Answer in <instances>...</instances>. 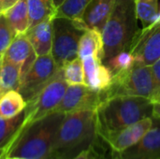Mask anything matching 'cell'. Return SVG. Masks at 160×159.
I'll return each mask as SVG.
<instances>
[{"label": "cell", "instance_id": "obj_1", "mask_svg": "<svg viewBox=\"0 0 160 159\" xmlns=\"http://www.w3.org/2000/svg\"><path fill=\"white\" fill-rule=\"evenodd\" d=\"M98 140L96 111L66 113L47 159H73L95 145Z\"/></svg>", "mask_w": 160, "mask_h": 159}, {"label": "cell", "instance_id": "obj_2", "mask_svg": "<svg viewBox=\"0 0 160 159\" xmlns=\"http://www.w3.org/2000/svg\"><path fill=\"white\" fill-rule=\"evenodd\" d=\"M152 101L146 97L118 96L108 98L96 110L98 135L104 141L143 118L152 117Z\"/></svg>", "mask_w": 160, "mask_h": 159}, {"label": "cell", "instance_id": "obj_3", "mask_svg": "<svg viewBox=\"0 0 160 159\" xmlns=\"http://www.w3.org/2000/svg\"><path fill=\"white\" fill-rule=\"evenodd\" d=\"M64 117L65 113L52 112L33 123L0 151V159H47Z\"/></svg>", "mask_w": 160, "mask_h": 159}, {"label": "cell", "instance_id": "obj_4", "mask_svg": "<svg viewBox=\"0 0 160 159\" xmlns=\"http://www.w3.org/2000/svg\"><path fill=\"white\" fill-rule=\"evenodd\" d=\"M137 21L135 0H115L113 9L101 32L103 62L123 51H129L139 30Z\"/></svg>", "mask_w": 160, "mask_h": 159}, {"label": "cell", "instance_id": "obj_5", "mask_svg": "<svg viewBox=\"0 0 160 159\" xmlns=\"http://www.w3.org/2000/svg\"><path fill=\"white\" fill-rule=\"evenodd\" d=\"M103 101L118 96L142 97L150 100L155 95V81L151 66L135 62L133 67L112 76L111 85L101 92Z\"/></svg>", "mask_w": 160, "mask_h": 159}, {"label": "cell", "instance_id": "obj_6", "mask_svg": "<svg viewBox=\"0 0 160 159\" xmlns=\"http://www.w3.org/2000/svg\"><path fill=\"white\" fill-rule=\"evenodd\" d=\"M68 86V84L63 77V71L61 68L54 78L33 99L26 103L24 109V120L13 137L22 132L33 123L52 113L63 99Z\"/></svg>", "mask_w": 160, "mask_h": 159}, {"label": "cell", "instance_id": "obj_7", "mask_svg": "<svg viewBox=\"0 0 160 159\" xmlns=\"http://www.w3.org/2000/svg\"><path fill=\"white\" fill-rule=\"evenodd\" d=\"M84 32L76 20L53 17L52 55L60 69L67 63L79 57V42Z\"/></svg>", "mask_w": 160, "mask_h": 159}, {"label": "cell", "instance_id": "obj_8", "mask_svg": "<svg viewBox=\"0 0 160 159\" xmlns=\"http://www.w3.org/2000/svg\"><path fill=\"white\" fill-rule=\"evenodd\" d=\"M59 70L52 53L38 56L31 68L22 79L18 92L27 103L54 78Z\"/></svg>", "mask_w": 160, "mask_h": 159}, {"label": "cell", "instance_id": "obj_9", "mask_svg": "<svg viewBox=\"0 0 160 159\" xmlns=\"http://www.w3.org/2000/svg\"><path fill=\"white\" fill-rule=\"evenodd\" d=\"M135 62L152 66L160 58V22H155L150 26L138 30L129 48Z\"/></svg>", "mask_w": 160, "mask_h": 159}, {"label": "cell", "instance_id": "obj_10", "mask_svg": "<svg viewBox=\"0 0 160 159\" xmlns=\"http://www.w3.org/2000/svg\"><path fill=\"white\" fill-rule=\"evenodd\" d=\"M102 102L101 92L85 84L68 85L63 99L53 112L66 114L79 111H96Z\"/></svg>", "mask_w": 160, "mask_h": 159}, {"label": "cell", "instance_id": "obj_11", "mask_svg": "<svg viewBox=\"0 0 160 159\" xmlns=\"http://www.w3.org/2000/svg\"><path fill=\"white\" fill-rule=\"evenodd\" d=\"M153 118V126L147 133L134 145L127 150L114 154L116 159L160 158V118Z\"/></svg>", "mask_w": 160, "mask_h": 159}, {"label": "cell", "instance_id": "obj_12", "mask_svg": "<svg viewBox=\"0 0 160 159\" xmlns=\"http://www.w3.org/2000/svg\"><path fill=\"white\" fill-rule=\"evenodd\" d=\"M152 126L153 118L146 117L114 134H112L102 142L109 145L112 153L118 154L138 142L147 133Z\"/></svg>", "mask_w": 160, "mask_h": 159}, {"label": "cell", "instance_id": "obj_13", "mask_svg": "<svg viewBox=\"0 0 160 159\" xmlns=\"http://www.w3.org/2000/svg\"><path fill=\"white\" fill-rule=\"evenodd\" d=\"M115 4V0H91L77 23L84 30L95 29L102 32Z\"/></svg>", "mask_w": 160, "mask_h": 159}, {"label": "cell", "instance_id": "obj_14", "mask_svg": "<svg viewBox=\"0 0 160 159\" xmlns=\"http://www.w3.org/2000/svg\"><path fill=\"white\" fill-rule=\"evenodd\" d=\"M2 55L20 67L21 81L38 57L33 46L24 34L16 36Z\"/></svg>", "mask_w": 160, "mask_h": 159}, {"label": "cell", "instance_id": "obj_15", "mask_svg": "<svg viewBox=\"0 0 160 159\" xmlns=\"http://www.w3.org/2000/svg\"><path fill=\"white\" fill-rule=\"evenodd\" d=\"M82 60L84 72V84L96 91H105L112 83V74L102 61L93 57H85Z\"/></svg>", "mask_w": 160, "mask_h": 159}, {"label": "cell", "instance_id": "obj_16", "mask_svg": "<svg viewBox=\"0 0 160 159\" xmlns=\"http://www.w3.org/2000/svg\"><path fill=\"white\" fill-rule=\"evenodd\" d=\"M52 19L49 18L29 28L24 35L30 41L38 56L52 53Z\"/></svg>", "mask_w": 160, "mask_h": 159}, {"label": "cell", "instance_id": "obj_17", "mask_svg": "<svg viewBox=\"0 0 160 159\" xmlns=\"http://www.w3.org/2000/svg\"><path fill=\"white\" fill-rule=\"evenodd\" d=\"M78 54L81 59L93 56L103 62L104 49L101 32L95 29L85 30L79 42Z\"/></svg>", "mask_w": 160, "mask_h": 159}, {"label": "cell", "instance_id": "obj_18", "mask_svg": "<svg viewBox=\"0 0 160 159\" xmlns=\"http://www.w3.org/2000/svg\"><path fill=\"white\" fill-rule=\"evenodd\" d=\"M8 19L14 36L24 34L29 28V14L26 0H18L16 4L3 12Z\"/></svg>", "mask_w": 160, "mask_h": 159}, {"label": "cell", "instance_id": "obj_19", "mask_svg": "<svg viewBox=\"0 0 160 159\" xmlns=\"http://www.w3.org/2000/svg\"><path fill=\"white\" fill-rule=\"evenodd\" d=\"M21 83L20 67L7 59L4 55L0 57V96L5 93L16 90L18 91Z\"/></svg>", "mask_w": 160, "mask_h": 159}, {"label": "cell", "instance_id": "obj_20", "mask_svg": "<svg viewBox=\"0 0 160 159\" xmlns=\"http://www.w3.org/2000/svg\"><path fill=\"white\" fill-rule=\"evenodd\" d=\"M29 14V28L54 17L55 7L53 0H26ZM28 28V29H29Z\"/></svg>", "mask_w": 160, "mask_h": 159}, {"label": "cell", "instance_id": "obj_21", "mask_svg": "<svg viewBox=\"0 0 160 159\" xmlns=\"http://www.w3.org/2000/svg\"><path fill=\"white\" fill-rule=\"evenodd\" d=\"M25 107L26 102L18 91H8L0 98V117H14L23 112Z\"/></svg>", "mask_w": 160, "mask_h": 159}, {"label": "cell", "instance_id": "obj_22", "mask_svg": "<svg viewBox=\"0 0 160 159\" xmlns=\"http://www.w3.org/2000/svg\"><path fill=\"white\" fill-rule=\"evenodd\" d=\"M137 18L141 21L142 28L154 23L158 17L159 0H135Z\"/></svg>", "mask_w": 160, "mask_h": 159}, {"label": "cell", "instance_id": "obj_23", "mask_svg": "<svg viewBox=\"0 0 160 159\" xmlns=\"http://www.w3.org/2000/svg\"><path fill=\"white\" fill-rule=\"evenodd\" d=\"M24 111L11 118L0 117V151L10 142L24 120Z\"/></svg>", "mask_w": 160, "mask_h": 159}, {"label": "cell", "instance_id": "obj_24", "mask_svg": "<svg viewBox=\"0 0 160 159\" xmlns=\"http://www.w3.org/2000/svg\"><path fill=\"white\" fill-rule=\"evenodd\" d=\"M103 64L110 69L113 76L117 73L131 69L135 65V57L128 51H123L105 60Z\"/></svg>", "mask_w": 160, "mask_h": 159}, {"label": "cell", "instance_id": "obj_25", "mask_svg": "<svg viewBox=\"0 0 160 159\" xmlns=\"http://www.w3.org/2000/svg\"><path fill=\"white\" fill-rule=\"evenodd\" d=\"M91 0H65L55 9L54 17H63L72 20L80 19Z\"/></svg>", "mask_w": 160, "mask_h": 159}, {"label": "cell", "instance_id": "obj_26", "mask_svg": "<svg viewBox=\"0 0 160 159\" xmlns=\"http://www.w3.org/2000/svg\"><path fill=\"white\" fill-rule=\"evenodd\" d=\"M63 77L68 85L84 84V72L82 60L77 57L67 63L63 67Z\"/></svg>", "mask_w": 160, "mask_h": 159}, {"label": "cell", "instance_id": "obj_27", "mask_svg": "<svg viewBox=\"0 0 160 159\" xmlns=\"http://www.w3.org/2000/svg\"><path fill=\"white\" fill-rule=\"evenodd\" d=\"M15 36L11 26L3 12L0 13V56L8 48Z\"/></svg>", "mask_w": 160, "mask_h": 159}, {"label": "cell", "instance_id": "obj_28", "mask_svg": "<svg viewBox=\"0 0 160 159\" xmlns=\"http://www.w3.org/2000/svg\"><path fill=\"white\" fill-rule=\"evenodd\" d=\"M151 68H152L154 81H155V95H154V97L152 98L154 99L155 97H157L160 95V58L151 66Z\"/></svg>", "mask_w": 160, "mask_h": 159}, {"label": "cell", "instance_id": "obj_29", "mask_svg": "<svg viewBox=\"0 0 160 159\" xmlns=\"http://www.w3.org/2000/svg\"><path fill=\"white\" fill-rule=\"evenodd\" d=\"M100 142H101V139L99 138L98 142L91 147V149H90V159H116L113 155L112 156V157H109L105 155L104 152L100 151Z\"/></svg>", "mask_w": 160, "mask_h": 159}, {"label": "cell", "instance_id": "obj_30", "mask_svg": "<svg viewBox=\"0 0 160 159\" xmlns=\"http://www.w3.org/2000/svg\"><path fill=\"white\" fill-rule=\"evenodd\" d=\"M153 104V112H152V117L160 118V95L151 100Z\"/></svg>", "mask_w": 160, "mask_h": 159}, {"label": "cell", "instance_id": "obj_31", "mask_svg": "<svg viewBox=\"0 0 160 159\" xmlns=\"http://www.w3.org/2000/svg\"><path fill=\"white\" fill-rule=\"evenodd\" d=\"M90 149L91 148L82 151L81 154H79L76 157H74L73 159H90Z\"/></svg>", "mask_w": 160, "mask_h": 159}, {"label": "cell", "instance_id": "obj_32", "mask_svg": "<svg viewBox=\"0 0 160 159\" xmlns=\"http://www.w3.org/2000/svg\"><path fill=\"white\" fill-rule=\"evenodd\" d=\"M18 0H4V11L17 3Z\"/></svg>", "mask_w": 160, "mask_h": 159}, {"label": "cell", "instance_id": "obj_33", "mask_svg": "<svg viewBox=\"0 0 160 159\" xmlns=\"http://www.w3.org/2000/svg\"><path fill=\"white\" fill-rule=\"evenodd\" d=\"M65 0H53V4H54V7H55V8L56 7H58L63 2H64Z\"/></svg>", "mask_w": 160, "mask_h": 159}, {"label": "cell", "instance_id": "obj_34", "mask_svg": "<svg viewBox=\"0 0 160 159\" xmlns=\"http://www.w3.org/2000/svg\"><path fill=\"white\" fill-rule=\"evenodd\" d=\"M4 12V0H0V13Z\"/></svg>", "mask_w": 160, "mask_h": 159}, {"label": "cell", "instance_id": "obj_35", "mask_svg": "<svg viewBox=\"0 0 160 159\" xmlns=\"http://www.w3.org/2000/svg\"><path fill=\"white\" fill-rule=\"evenodd\" d=\"M157 22H160V5H159V10H158V19H157Z\"/></svg>", "mask_w": 160, "mask_h": 159}, {"label": "cell", "instance_id": "obj_36", "mask_svg": "<svg viewBox=\"0 0 160 159\" xmlns=\"http://www.w3.org/2000/svg\"><path fill=\"white\" fill-rule=\"evenodd\" d=\"M6 159H26V158H22V157H7Z\"/></svg>", "mask_w": 160, "mask_h": 159}, {"label": "cell", "instance_id": "obj_37", "mask_svg": "<svg viewBox=\"0 0 160 159\" xmlns=\"http://www.w3.org/2000/svg\"><path fill=\"white\" fill-rule=\"evenodd\" d=\"M0 98H1V96H0Z\"/></svg>", "mask_w": 160, "mask_h": 159}, {"label": "cell", "instance_id": "obj_38", "mask_svg": "<svg viewBox=\"0 0 160 159\" xmlns=\"http://www.w3.org/2000/svg\"><path fill=\"white\" fill-rule=\"evenodd\" d=\"M158 159H160V158H158Z\"/></svg>", "mask_w": 160, "mask_h": 159}, {"label": "cell", "instance_id": "obj_39", "mask_svg": "<svg viewBox=\"0 0 160 159\" xmlns=\"http://www.w3.org/2000/svg\"><path fill=\"white\" fill-rule=\"evenodd\" d=\"M0 57H1V56H0Z\"/></svg>", "mask_w": 160, "mask_h": 159}]
</instances>
